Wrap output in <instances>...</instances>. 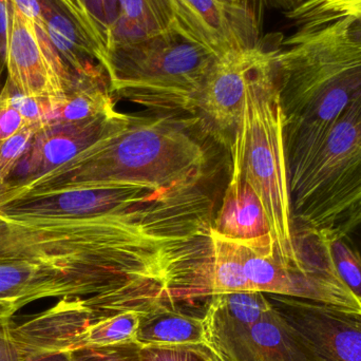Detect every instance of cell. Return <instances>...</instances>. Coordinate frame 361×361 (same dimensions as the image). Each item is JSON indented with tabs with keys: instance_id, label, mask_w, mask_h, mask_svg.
Returning a JSON list of instances; mask_svg holds the SVG:
<instances>
[{
	"instance_id": "1",
	"label": "cell",
	"mask_w": 361,
	"mask_h": 361,
	"mask_svg": "<svg viewBox=\"0 0 361 361\" xmlns=\"http://www.w3.org/2000/svg\"><path fill=\"white\" fill-rule=\"evenodd\" d=\"M274 50L290 187L339 114L361 97V42L349 18H313Z\"/></svg>"
},
{
	"instance_id": "2",
	"label": "cell",
	"mask_w": 361,
	"mask_h": 361,
	"mask_svg": "<svg viewBox=\"0 0 361 361\" xmlns=\"http://www.w3.org/2000/svg\"><path fill=\"white\" fill-rule=\"evenodd\" d=\"M206 166L205 150L183 130L180 120L135 118L126 130L49 171L57 180L50 195L120 183L160 187L200 183Z\"/></svg>"
},
{
	"instance_id": "3",
	"label": "cell",
	"mask_w": 361,
	"mask_h": 361,
	"mask_svg": "<svg viewBox=\"0 0 361 361\" xmlns=\"http://www.w3.org/2000/svg\"><path fill=\"white\" fill-rule=\"evenodd\" d=\"M231 152L239 161L246 182L262 203L278 260L284 267L303 271L305 267L297 254L295 240L286 116L280 99L274 49H267L250 78Z\"/></svg>"
},
{
	"instance_id": "4",
	"label": "cell",
	"mask_w": 361,
	"mask_h": 361,
	"mask_svg": "<svg viewBox=\"0 0 361 361\" xmlns=\"http://www.w3.org/2000/svg\"><path fill=\"white\" fill-rule=\"evenodd\" d=\"M216 56L173 21L159 33L110 44L101 66L112 97L179 120L197 116L202 89Z\"/></svg>"
},
{
	"instance_id": "5",
	"label": "cell",
	"mask_w": 361,
	"mask_h": 361,
	"mask_svg": "<svg viewBox=\"0 0 361 361\" xmlns=\"http://www.w3.org/2000/svg\"><path fill=\"white\" fill-rule=\"evenodd\" d=\"M361 179V97L334 121L301 177L290 187L295 226L320 229Z\"/></svg>"
},
{
	"instance_id": "6",
	"label": "cell",
	"mask_w": 361,
	"mask_h": 361,
	"mask_svg": "<svg viewBox=\"0 0 361 361\" xmlns=\"http://www.w3.org/2000/svg\"><path fill=\"white\" fill-rule=\"evenodd\" d=\"M10 12L4 65L11 86L25 97L50 101L65 99L73 86V74L51 44L48 34L11 2Z\"/></svg>"
},
{
	"instance_id": "7",
	"label": "cell",
	"mask_w": 361,
	"mask_h": 361,
	"mask_svg": "<svg viewBox=\"0 0 361 361\" xmlns=\"http://www.w3.org/2000/svg\"><path fill=\"white\" fill-rule=\"evenodd\" d=\"M262 44L216 57L200 97L197 120L219 139L235 135L250 78L267 53Z\"/></svg>"
},
{
	"instance_id": "8",
	"label": "cell",
	"mask_w": 361,
	"mask_h": 361,
	"mask_svg": "<svg viewBox=\"0 0 361 361\" xmlns=\"http://www.w3.org/2000/svg\"><path fill=\"white\" fill-rule=\"evenodd\" d=\"M274 296V305L298 331L312 361H361V317L305 299Z\"/></svg>"
},
{
	"instance_id": "9",
	"label": "cell",
	"mask_w": 361,
	"mask_h": 361,
	"mask_svg": "<svg viewBox=\"0 0 361 361\" xmlns=\"http://www.w3.org/2000/svg\"><path fill=\"white\" fill-rule=\"evenodd\" d=\"M218 235L264 257H276L275 241L262 203L246 182L239 161L231 154V173L223 203L214 218Z\"/></svg>"
},
{
	"instance_id": "10",
	"label": "cell",
	"mask_w": 361,
	"mask_h": 361,
	"mask_svg": "<svg viewBox=\"0 0 361 361\" xmlns=\"http://www.w3.org/2000/svg\"><path fill=\"white\" fill-rule=\"evenodd\" d=\"M212 351L223 361H312L298 331L274 303L250 330Z\"/></svg>"
},
{
	"instance_id": "11",
	"label": "cell",
	"mask_w": 361,
	"mask_h": 361,
	"mask_svg": "<svg viewBox=\"0 0 361 361\" xmlns=\"http://www.w3.org/2000/svg\"><path fill=\"white\" fill-rule=\"evenodd\" d=\"M51 44L72 74L101 65L105 47L59 0H40Z\"/></svg>"
},
{
	"instance_id": "12",
	"label": "cell",
	"mask_w": 361,
	"mask_h": 361,
	"mask_svg": "<svg viewBox=\"0 0 361 361\" xmlns=\"http://www.w3.org/2000/svg\"><path fill=\"white\" fill-rule=\"evenodd\" d=\"M49 297H65L63 279L54 267L32 259L0 255V302L18 311Z\"/></svg>"
},
{
	"instance_id": "13",
	"label": "cell",
	"mask_w": 361,
	"mask_h": 361,
	"mask_svg": "<svg viewBox=\"0 0 361 361\" xmlns=\"http://www.w3.org/2000/svg\"><path fill=\"white\" fill-rule=\"evenodd\" d=\"M210 298L203 319L212 350L250 330L273 307V302L261 292L228 293Z\"/></svg>"
},
{
	"instance_id": "14",
	"label": "cell",
	"mask_w": 361,
	"mask_h": 361,
	"mask_svg": "<svg viewBox=\"0 0 361 361\" xmlns=\"http://www.w3.org/2000/svg\"><path fill=\"white\" fill-rule=\"evenodd\" d=\"M135 341L144 345H208L204 319L160 303L140 316Z\"/></svg>"
},
{
	"instance_id": "15",
	"label": "cell",
	"mask_w": 361,
	"mask_h": 361,
	"mask_svg": "<svg viewBox=\"0 0 361 361\" xmlns=\"http://www.w3.org/2000/svg\"><path fill=\"white\" fill-rule=\"evenodd\" d=\"M173 23L169 0H118V17L110 29L108 46L159 33Z\"/></svg>"
},
{
	"instance_id": "16",
	"label": "cell",
	"mask_w": 361,
	"mask_h": 361,
	"mask_svg": "<svg viewBox=\"0 0 361 361\" xmlns=\"http://www.w3.org/2000/svg\"><path fill=\"white\" fill-rule=\"evenodd\" d=\"M212 297L252 292L244 271V247L218 235L212 228Z\"/></svg>"
},
{
	"instance_id": "17",
	"label": "cell",
	"mask_w": 361,
	"mask_h": 361,
	"mask_svg": "<svg viewBox=\"0 0 361 361\" xmlns=\"http://www.w3.org/2000/svg\"><path fill=\"white\" fill-rule=\"evenodd\" d=\"M140 316L141 313L139 312H124L93 322L74 337L65 354L84 348L102 347L135 341Z\"/></svg>"
},
{
	"instance_id": "18",
	"label": "cell",
	"mask_w": 361,
	"mask_h": 361,
	"mask_svg": "<svg viewBox=\"0 0 361 361\" xmlns=\"http://www.w3.org/2000/svg\"><path fill=\"white\" fill-rule=\"evenodd\" d=\"M319 231V229H318ZM328 237L329 250L339 277L361 301V255L348 235L324 231Z\"/></svg>"
},
{
	"instance_id": "19",
	"label": "cell",
	"mask_w": 361,
	"mask_h": 361,
	"mask_svg": "<svg viewBox=\"0 0 361 361\" xmlns=\"http://www.w3.org/2000/svg\"><path fill=\"white\" fill-rule=\"evenodd\" d=\"M290 18H354L361 21V0H311L294 8Z\"/></svg>"
},
{
	"instance_id": "20",
	"label": "cell",
	"mask_w": 361,
	"mask_h": 361,
	"mask_svg": "<svg viewBox=\"0 0 361 361\" xmlns=\"http://www.w3.org/2000/svg\"><path fill=\"white\" fill-rule=\"evenodd\" d=\"M361 216V179L339 202L319 231H332L348 235L360 224Z\"/></svg>"
},
{
	"instance_id": "21",
	"label": "cell",
	"mask_w": 361,
	"mask_h": 361,
	"mask_svg": "<svg viewBox=\"0 0 361 361\" xmlns=\"http://www.w3.org/2000/svg\"><path fill=\"white\" fill-rule=\"evenodd\" d=\"M142 345L137 341L102 347L84 348L66 354L70 361H142Z\"/></svg>"
},
{
	"instance_id": "22",
	"label": "cell",
	"mask_w": 361,
	"mask_h": 361,
	"mask_svg": "<svg viewBox=\"0 0 361 361\" xmlns=\"http://www.w3.org/2000/svg\"><path fill=\"white\" fill-rule=\"evenodd\" d=\"M142 361H214L209 345H144Z\"/></svg>"
},
{
	"instance_id": "23",
	"label": "cell",
	"mask_w": 361,
	"mask_h": 361,
	"mask_svg": "<svg viewBox=\"0 0 361 361\" xmlns=\"http://www.w3.org/2000/svg\"><path fill=\"white\" fill-rule=\"evenodd\" d=\"M36 133L37 131L33 127L25 125L18 133L0 144V182L14 171Z\"/></svg>"
},
{
	"instance_id": "24",
	"label": "cell",
	"mask_w": 361,
	"mask_h": 361,
	"mask_svg": "<svg viewBox=\"0 0 361 361\" xmlns=\"http://www.w3.org/2000/svg\"><path fill=\"white\" fill-rule=\"evenodd\" d=\"M6 90L8 102L20 114L25 124L33 127L37 133L46 128L48 125L50 99L25 97L17 91L16 93H11L8 86H6Z\"/></svg>"
},
{
	"instance_id": "25",
	"label": "cell",
	"mask_w": 361,
	"mask_h": 361,
	"mask_svg": "<svg viewBox=\"0 0 361 361\" xmlns=\"http://www.w3.org/2000/svg\"><path fill=\"white\" fill-rule=\"evenodd\" d=\"M16 312L13 305L0 302V361H25L13 331Z\"/></svg>"
},
{
	"instance_id": "26",
	"label": "cell",
	"mask_w": 361,
	"mask_h": 361,
	"mask_svg": "<svg viewBox=\"0 0 361 361\" xmlns=\"http://www.w3.org/2000/svg\"><path fill=\"white\" fill-rule=\"evenodd\" d=\"M25 125L23 116L8 102L4 87L0 91V144L18 133Z\"/></svg>"
},
{
	"instance_id": "27",
	"label": "cell",
	"mask_w": 361,
	"mask_h": 361,
	"mask_svg": "<svg viewBox=\"0 0 361 361\" xmlns=\"http://www.w3.org/2000/svg\"><path fill=\"white\" fill-rule=\"evenodd\" d=\"M90 19L91 25L94 30L103 46L107 48L109 42V25L106 16L105 0H82Z\"/></svg>"
},
{
	"instance_id": "28",
	"label": "cell",
	"mask_w": 361,
	"mask_h": 361,
	"mask_svg": "<svg viewBox=\"0 0 361 361\" xmlns=\"http://www.w3.org/2000/svg\"><path fill=\"white\" fill-rule=\"evenodd\" d=\"M10 2L14 4L27 18L31 19L40 30L47 33L46 20H44L40 0H10Z\"/></svg>"
},
{
	"instance_id": "29",
	"label": "cell",
	"mask_w": 361,
	"mask_h": 361,
	"mask_svg": "<svg viewBox=\"0 0 361 361\" xmlns=\"http://www.w3.org/2000/svg\"><path fill=\"white\" fill-rule=\"evenodd\" d=\"M11 12L10 1L0 0V59L6 61L10 38Z\"/></svg>"
},
{
	"instance_id": "30",
	"label": "cell",
	"mask_w": 361,
	"mask_h": 361,
	"mask_svg": "<svg viewBox=\"0 0 361 361\" xmlns=\"http://www.w3.org/2000/svg\"><path fill=\"white\" fill-rule=\"evenodd\" d=\"M59 1H61L85 27H88V29L97 36L92 25H91L90 19H89L88 13H87L86 6H85L82 0H59ZM97 39H99V37H97ZM99 42H101V40H99Z\"/></svg>"
},
{
	"instance_id": "31",
	"label": "cell",
	"mask_w": 361,
	"mask_h": 361,
	"mask_svg": "<svg viewBox=\"0 0 361 361\" xmlns=\"http://www.w3.org/2000/svg\"><path fill=\"white\" fill-rule=\"evenodd\" d=\"M221 1L225 2L227 4H231V6L250 8V10L259 13L258 8H261L262 1H264V0H221Z\"/></svg>"
},
{
	"instance_id": "32",
	"label": "cell",
	"mask_w": 361,
	"mask_h": 361,
	"mask_svg": "<svg viewBox=\"0 0 361 361\" xmlns=\"http://www.w3.org/2000/svg\"><path fill=\"white\" fill-rule=\"evenodd\" d=\"M105 6L108 25H109V29H111L112 25L118 17V0H105Z\"/></svg>"
},
{
	"instance_id": "33",
	"label": "cell",
	"mask_w": 361,
	"mask_h": 361,
	"mask_svg": "<svg viewBox=\"0 0 361 361\" xmlns=\"http://www.w3.org/2000/svg\"><path fill=\"white\" fill-rule=\"evenodd\" d=\"M39 361H70L69 358H68V356L66 355H57V356H53V357H49L46 358V360H42Z\"/></svg>"
},
{
	"instance_id": "34",
	"label": "cell",
	"mask_w": 361,
	"mask_h": 361,
	"mask_svg": "<svg viewBox=\"0 0 361 361\" xmlns=\"http://www.w3.org/2000/svg\"><path fill=\"white\" fill-rule=\"evenodd\" d=\"M269 1L278 2V4H286V2L290 1V0H269Z\"/></svg>"
},
{
	"instance_id": "35",
	"label": "cell",
	"mask_w": 361,
	"mask_h": 361,
	"mask_svg": "<svg viewBox=\"0 0 361 361\" xmlns=\"http://www.w3.org/2000/svg\"><path fill=\"white\" fill-rule=\"evenodd\" d=\"M214 361H223L222 360H221L220 357H219L218 355H216V353H214Z\"/></svg>"
},
{
	"instance_id": "36",
	"label": "cell",
	"mask_w": 361,
	"mask_h": 361,
	"mask_svg": "<svg viewBox=\"0 0 361 361\" xmlns=\"http://www.w3.org/2000/svg\"><path fill=\"white\" fill-rule=\"evenodd\" d=\"M360 223H361V216H360Z\"/></svg>"
}]
</instances>
